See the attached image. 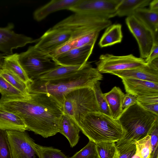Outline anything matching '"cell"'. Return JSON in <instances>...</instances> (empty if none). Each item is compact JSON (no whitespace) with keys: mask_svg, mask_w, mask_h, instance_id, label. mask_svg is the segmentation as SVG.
Returning a JSON list of instances; mask_svg holds the SVG:
<instances>
[{"mask_svg":"<svg viewBox=\"0 0 158 158\" xmlns=\"http://www.w3.org/2000/svg\"><path fill=\"white\" fill-rule=\"evenodd\" d=\"M125 21L129 31L137 41L140 58L146 59L154 43L152 32L134 15L127 17Z\"/></svg>","mask_w":158,"mask_h":158,"instance_id":"11","label":"cell"},{"mask_svg":"<svg viewBox=\"0 0 158 158\" xmlns=\"http://www.w3.org/2000/svg\"><path fill=\"white\" fill-rule=\"evenodd\" d=\"M0 130L21 131L27 130L22 120L18 115L0 106Z\"/></svg>","mask_w":158,"mask_h":158,"instance_id":"21","label":"cell"},{"mask_svg":"<svg viewBox=\"0 0 158 158\" xmlns=\"http://www.w3.org/2000/svg\"><path fill=\"white\" fill-rule=\"evenodd\" d=\"M18 60L32 81L59 66L35 45L30 46L27 51L18 54Z\"/></svg>","mask_w":158,"mask_h":158,"instance_id":"7","label":"cell"},{"mask_svg":"<svg viewBox=\"0 0 158 158\" xmlns=\"http://www.w3.org/2000/svg\"><path fill=\"white\" fill-rule=\"evenodd\" d=\"M14 25L9 23L5 27L0 28V51L6 55L13 54V50L29 43H37L39 39H33L24 35L15 33Z\"/></svg>","mask_w":158,"mask_h":158,"instance_id":"12","label":"cell"},{"mask_svg":"<svg viewBox=\"0 0 158 158\" xmlns=\"http://www.w3.org/2000/svg\"><path fill=\"white\" fill-rule=\"evenodd\" d=\"M116 150L113 158H131L136 152L134 143L116 144Z\"/></svg>","mask_w":158,"mask_h":158,"instance_id":"32","label":"cell"},{"mask_svg":"<svg viewBox=\"0 0 158 158\" xmlns=\"http://www.w3.org/2000/svg\"><path fill=\"white\" fill-rule=\"evenodd\" d=\"M96 143L89 141L81 150L69 158H98Z\"/></svg>","mask_w":158,"mask_h":158,"instance_id":"34","label":"cell"},{"mask_svg":"<svg viewBox=\"0 0 158 158\" xmlns=\"http://www.w3.org/2000/svg\"><path fill=\"white\" fill-rule=\"evenodd\" d=\"M127 93L137 97L158 95V83L129 78L122 79Z\"/></svg>","mask_w":158,"mask_h":158,"instance_id":"16","label":"cell"},{"mask_svg":"<svg viewBox=\"0 0 158 158\" xmlns=\"http://www.w3.org/2000/svg\"><path fill=\"white\" fill-rule=\"evenodd\" d=\"M138 104L145 110L158 116V103L149 104Z\"/></svg>","mask_w":158,"mask_h":158,"instance_id":"41","label":"cell"},{"mask_svg":"<svg viewBox=\"0 0 158 158\" xmlns=\"http://www.w3.org/2000/svg\"><path fill=\"white\" fill-rule=\"evenodd\" d=\"M102 78V74L87 61L82 68L69 76L50 81L37 78L32 81L27 86L29 93L48 94L62 104L64 95L69 92L81 87H93L95 83Z\"/></svg>","mask_w":158,"mask_h":158,"instance_id":"2","label":"cell"},{"mask_svg":"<svg viewBox=\"0 0 158 158\" xmlns=\"http://www.w3.org/2000/svg\"><path fill=\"white\" fill-rule=\"evenodd\" d=\"M149 5V9L152 10L158 11V0H152Z\"/></svg>","mask_w":158,"mask_h":158,"instance_id":"42","label":"cell"},{"mask_svg":"<svg viewBox=\"0 0 158 158\" xmlns=\"http://www.w3.org/2000/svg\"><path fill=\"white\" fill-rule=\"evenodd\" d=\"M80 129L74 120L64 114L60 120L58 132L64 136L73 148L78 143L80 138Z\"/></svg>","mask_w":158,"mask_h":158,"instance_id":"18","label":"cell"},{"mask_svg":"<svg viewBox=\"0 0 158 158\" xmlns=\"http://www.w3.org/2000/svg\"><path fill=\"white\" fill-rule=\"evenodd\" d=\"M94 45H88L73 48L51 59L59 65H83L87 62Z\"/></svg>","mask_w":158,"mask_h":158,"instance_id":"14","label":"cell"},{"mask_svg":"<svg viewBox=\"0 0 158 158\" xmlns=\"http://www.w3.org/2000/svg\"><path fill=\"white\" fill-rule=\"evenodd\" d=\"M131 158H141L138 154L136 152L135 154Z\"/></svg>","mask_w":158,"mask_h":158,"instance_id":"44","label":"cell"},{"mask_svg":"<svg viewBox=\"0 0 158 158\" xmlns=\"http://www.w3.org/2000/svg\"><path fill=\"white\" fill-rule=\"evenodd\" d=\"M101 31L95 30L81 35L77 39L72 40L74 48L85 46L94 45Z\"/></svg>","mask_w":158,"mask_h":158,"instance_id":"31","label":"cell"},{"mask_svg":"<svg viewBox=\"0 0 158 158\" xmlns=\"http://www.w3.org/2000/svg\"><path fill=\"white\" fill-rule=\"evenodd\" d=\"M79 0H52L38 8L34 13L35 20L40 21L50 14L62 10L69 9L76 4Z\"/></svg>","mask_w":158,"mask_h":158,"instance_id":"17","label":"cell"},{"mask_svg":"<svg viewBox=\"0 0 158 158\" xmlns=\"http://www.w3.org/2000/svg\"><path fill=\"white\" fill-rule=\"evenodd\" d=\"M74 48L73 41L70 40L54 51L47 54L51 59L57 56Z\"/></svg>","mask_w":158,"mask_h":158,"instance_id":"37","label":"cell"},{"mask_svg":"<svg viewBox=\"0 0 158 158\" xmlns=\"http://www.w3.org/2000/svg\"><path fill=\"white\" fill-rule=\"evenodd\" d=\"M0 106L18 115L27 130L43 137L54 135L59 132L64 114L62 104L52 95L30 93L27 96H1Z\"/></svg>","mask_w":158,"mask_h":158,"instance_id":"1","label":"cell"},{"mask_svg":"<svg viewBox=\"0 0 158 158\" xmlns=\"http://www.w3.org/2000/svg\"><path fill=\"white\" fill-rule=\"evenodd\" d=\"M64 113L72 118L78 125L88 114L99 112L92 87L74 89L64 96L62 104Z\"/></svg>","mask_w":158,"mask_h":158,"instance_id":"5","label":"cell"},{"mask_svg":"<svg viewBox=\"0 0 158 158\" xmlns=\"http://www.w3.org/2000/svg\"><path fill=\"white\" fill-rule=\"evenodd\" d=\"M95 64L96 69L101 73H110L112 72L131 69L147 64L144 59L132 54L116 56L108 53L101 55Z\"/></svg>","mask_w":158,"mask_h":158,"instance_id":"8","label":"cell"},{"mask_svg":"<svg viewBox=\"0 0 158 158\" xmlns=\"http://www.w3.org/2000/svg\"><path fill=\"white\" fill-rule=\"evenodd\" d=\"M6 131L13 158H35V143L25 131Z\"/></svg>","mask_w":158,"mask_h":158,"instance_id":"10","label":"cell"},{"mask_svg":"<svg viewBox=\"0 0 158 158\" xmlns=\"http://www.w3.org/2000/svg\"><path fill=\"white\" fill-rule=\"evenodd\" d=\"M78 126L89 141L95 143L117 142L126 134L118 119L99 112L88 114Z\"/></svg>","mask_w":158,"mask_h":158,"instance_id":"3","label":"cell"},{"mask_svg":"<svg viewBox=\"0 0 158 158\" xmlns=\"http://www.w3.org/2000/svg\"><path fill=\"white\" fill-rule=\"evenodd\" d=\"M158 58V42L154 43L148 57L144 59L145 62L149 64Z\"/></svg>","mask_w":158,"mask_h":158,"instance_id":"40","label":"cell"},{"mask_svg":"<svg viewBox=\"0 0 158 158\" xmlns=\"http://www.w3.org/2000/svg\"><path fill=\"white\" fill-rule=\"evenodd\" d=\"M36 155L39 158H69L60 150L35 143Z\"/></svg>","mask_w":158,"mask_h":158,"instance_id":"27","label":"cell"},{"mask_svg":"<svg viewBox=\"0 0 158 158\" xmlns=\"http://www.w3.org/2000/svg\"><path fill=\"white\" fill-rule=\"evenodd\" d=\"M123 37L122 25L120 24H111L106 28L98 44L101 48L111 46L121 43Z\"/></svg>","mask_w":158,"mask_h":158,"instance_id":"22","label":"cell"},{"mask_svg":"<svg viewBox=\"0 0 158 158\" xmlns=\"http://www.w3.org/2000/svg\"><path fill=\"white\" fill-rule=\"evenodd\" d=\"M151 136V152L150 158H158V122L152 130Z\"/></svg>","mask_w":158,"mask_h":158,"instance_id":"36","label":"cell"},{"mask_svg":"<svg viewBox=\"0 0 158 158\" xmlns=\"http://www.w3.org/2000/svg\"><path fill=\"white\" fill-rule=\"evenodd\" d=\"M2 68L10 70L28 85L32 81L28 77L18 60V54L6 55Z\"/></svg>","mask_w":158,"mask_h":158,"instance_id":"23","label":"cell"},{"mask_svg":"<svg viewBox=\"0 0 158 158\" xmlns=\"http://www.w3.org/2000/svg\"><path fill=\"white\" fill-rule=\"evenodd\" d=\"M124 95L121 89L117 86L104 94L111 117L114 119L118 120L123 112L122 105Z\"/></svg>","mask_w":158,"mask_h":158,"instance_id":"20","label":"cell"},{"mask_svg":"<svg viewBox=\"0 0 158 158\" xmlns=\"http://www.w3.org/2000/svg\"><path fill=\"white\" fill-rule=\"evenodd\" d=\"M118 120L126 134L116 144L135 143L149 135L158 122V116L136 103L123 111Z\"/></svg>","mask_w":158,"mask_h":158,"instance_id":"4","label":"cell"},{"mask_svg":"<svg viewBox=\"0 0 158 158\" xmlns=\"http://www.w3.org/2000/svg\"><path fill=\"white\" fill-rule=\"evenodd\" d=\"M100 84L99 81H98L94 83L92 87L94 92L99 111L111 117L108 104L100 88Z\"/></svg>","mask_w":158,"mask_h":158,"instance_id":"29","label":"cell"},{"mask_svg":"<svg viewBox=\"0 0 158 158\" xmlns=\"http://www.w3.org/2000/svg\"><path fill=\"white\" fill-rule=\"evenodd\" d=\"M5 56L4 54L0 53V69L2 68L4 58Z\"/></svg>","mask_w":158,"mask_h":158,"instance_id":"43","label":"cell"},{"mask_svg":"<svg viewBox=\"0 0 158 158\" xmlns=\"http://www.w3.org/2000/svg\"><path fill=\"white\" fill-rule=\"evenodd\" d=\"M152 0H121L117 8V15L121 17L133 15L135 10L148 6Z\"/></svg>","mask_w":158,"mask_h":158,"instance_id":"25","label":"cell"},{"mask_svg":"<svg viewBox=\"0 0 158 158\" xmlns=\"http://www.w3.org/2000/svg\"><path fill=\"white\" fill-rule=\"evenodd\" d=\"M110 74L121 79L132 78L158 83V67L151 62L140 67L112 72Z\"/></svg>","mask_w":158,"mask_h":158,"instance_id":"15","label":"cell"},{"mask_svg":"<svg viewBox=\"0 0 158 158\" xmlns=\"http://www.w3.org/2000/svg\"></svg>","mask_w":158,"mask_h":158,"instance_id":"45","label":"cell"},{"mask_svg":"<svg viewBox=\"0 0 158 158\" xmlns=\"http://www.w3.org/2000/svg\"><path fill=\"white\" fill-rule=\"evenodd\" d=\"M112 24L109 19L91 14L75 13L59 22L53 27L63 29L71 33V40L95 30L101 31Z\"/></svg>","mask_w":158,"mask_h":158,"instance_id":"6","label":"cell"},{"mask_svg":"<svg viewBox=\"0 0 158 158\" xmlns=\"http://www.w3.org/2000/svg\"><path fill=\"white\" fill-rule=\"evenodd\" d=\"M96 147L98 158H113L116 150V142L98 143Z\"/></svg>","mask_w":158,"mask_h":158,"instance_id":"28","label":"cell"},{"mask_svg":"<svg viewBox=\"0 0 158 158\" xmlns=\"http://www.w3.org/2000/svg\"><path fill=\"white\" fill-rule=\"evenodd\" d=\"M0 158H13L6 131L0 130Z\"/></svg>","mask_w":158,"mask_h":158,"instance_id":"35","label":"cell"},{"mask_svg":"<svg viewBox=\"0 0 158 158\" xmlns=\"http://www.w3.org/2000/svg\"><path fill=\"white\" fill-rule=\"evenodd\" d=\"M85 64L77 66L59 65L40 76L38 78L44 81H50L63 78L76 73L82 68Z\"/></svg>","mask_w":158,"mask_h":158,"instance_id":"24","label":"cell"},{"mask_svg":"<svg viewBox=\"0 0 158 158\" xmlns=\"http://www.w3.org/2000/svg\"><path fill=\"white\" fill-rule=\"evenodd\" d=\"M136 152L141 158H150L151 152V136L148 135L135 141Z\"/></svg>","mask_w":158,"mask_h":158,"instance_id":"30","label":"cell"},{"mask_svg":"<svg viewBox=\"0 0 158 158\" xmlns=\"http://www.w3.org/2000/svg\"><path fill=\"white\" fill-rule=\"evenodd\" d=\"M121 0H79L69 10L96 15L109 19L117 15L116 9Z\"/></svg>","mask_w":158,"mask_h":158,"instance_id":"9","label":"cell"},{"mask_svg":"<svg viewBox=\"0 0 158 158\" xmlns=\"http://www.w3.org/2000/svg\"><path fill=\"white\" fill-rule=\"evenodd\" d=\"M0 93L2 96L6 97L27 96L15 88L0 76Z\"/></svg>","mask_w":158,"mask_h":158,"instance_id":"33","label":"cell"},{"mask_svg":"<svg viewBox=\"0 0 158 158\" xmlns=\"http://www.w3.org/2000/svg\"><path fill=\"white\" fill-rule=\"evenodd\" d=\"M0 76L24 94L26 95L29 94L27 85L10 70L4 68L0 69Z\"/></svg>","mask_w":158,"mask_h":158,"instance_id":"26","label":"cell"},{"mask_svg":"<svg viewBox=\"0 0 158 158\" xmlns=\"http://www.w3.org/2000/svg\"><path fill=\"white\" fill-rule=\"evenodd\" d=\"M136 102L143 104L158 103V95H145L138 96Z\"/></svg>","mask_w":158,"mask_h":158,"instance_id":"38","label":"cell"},{"mask_svg":"<svg viewBox=\"0 0 158 158\" xmlns=\"http://www.w3.org/2000/svg\"><path fill=\"white\" fill-rule=\"evenodd\" d=\"M133 15L152 32L154 43L158 42V11L140 8L135 10Z\"/></svg>","mask_w":158,"mask_h":158,"instance_id":"19","label":"cell"},{"mask_svg":"<svg viewBox=\"0 0 158 158\" xmlns=\"http://www.w3.org/2000/svg\"><path fill=\"white\" fill-rule=\"evenodd\" d=\"M71 37V33L69 31L53 27L39 38L35 45L42 52L48 54L69 41Z\"/></svg>","mask_w":158,"mask_h":158,"instance_id":"13","label":"cell"},{"mask_svg":"<svg viewBox=\"0 0 158 158\" xmlns=\"http://www.w3.org/2000/svg\"><path fill=\"white\" fill-rule=\"evenodd\" d=\"M137 97V96L130 93H127L125 94L122 105L123 111L136 104Z\"/></svg>","mask_w":158,"mask_h":158,"instance_id":"39","label":"cell"}]
</instances>
